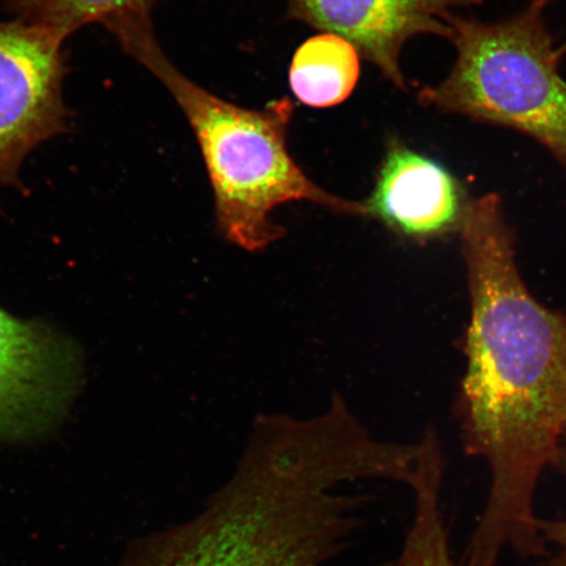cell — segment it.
Instances as JSON below:
<instances>
[{
	"instance_id": "52a82bcc",
	"label": "cell",
	"mask_w": 566,
	"mask_h": 566,
	"mask_svg": "<svg viewBox=\"0 0 566 566\" xmlns=\"http://www.w3.org/2000/svg\"><path fill=\"white\" fill-rule=\"evenodd\" d=\"M483 0H289L290 15L356 46L389 82L406 90L402 48L417 35L450 40L451 18Z\"/></svg>"
},
{
	"instance_id": "7c38bea8",
	"label": "cell",
	"mask_w": 566,
	"mask_h": 566,
	"mask_svg": "<svg viewBox=\"0 0 566 566\" xmlns=\"http://www.w3.org/2000/svg\"><path fill=\"white\" fill-rule=\"evenodd\" d=\"M537 528L544 543L556 548L549 566H566V521H537Z\"/></svg>"
},
{
	"instance_id": "ba28073f",
	"label": "cell",
	"mask_w": 566,
	"mask_h": 566,
	"mask_svg": "<svg viewBox=\"0 0 566 566\" xmlns=\"http://www.w3.org/2000/svg\"><path fill=\"white\" fill-rule=\"evenodd\" d=\"M469 202L441 163L391 138L364 207L394 235L423 243L460 231Z\"/></svg>"
},
{
	"instance_id": "5b68a950",
	"label": "cell",
	"mask_w": 566,
	"mask_h": 566,
	"mask_svg": "<svg viewBox=\"0 0 566 566\" xmlns=\"http://www.w3.org/2000/svg\"><path fill=\"white\" fill-rule=\"evenodd\" d=\"M65 40L25 21H0V188L18 182L35 147L67 132Z\"/></svg>"
},
{
	"instance_id": "7a4b0ae2",
	"label": "cell",
	"mask_w": 566,
	"mask_h": 566,
	"mask_svg": "<svg viewBox=\"0 0 566 566\" xmlns=\"http://www.w3.org/2000/svg\"><path fill=\"white\" fill-rule=\"evenodd\" d=\"M417 454L374 437L339 395L311 419L260 415L200 512L140 537L118 566H335L363 525L353 488L409 485Z\"/></svg>"
},
{
	"instance_id": "4fadbf2b",
	"label": "cell",
	"mask_w": 566,
	"mask_h": 566,
	"mask_svg": "<svg viewBox=\"0 0 566 566\" xmlns=\"http://www.w3.org/2000/svg\"><path fill=\"white\" fill-rule=\"evenodd\" d=\"M552 467L566 476V431L560 446H558V451Z\"/></svg>"
},
{
	"instance_id": "30bf717a",
	"label": "cell",
	"mask_w": 566,
	"mask_h": 566,
	"mask_svg": "<svg viewBox=\"0 0 566 566\" xmlns=\"http://www.w3.org/2000/svg\"><path fill=\"white\" fill-rule=\"evenodd\" d=\"M359 77V52L339 35L323 33L295 52L290 66V88L313 108H331L352 95Z\"/></svg>"
},
{
	"instance_id": "8992f818",
	"label": "cell",
	"mask_w": 566,
	"mask_h": 566,
	"mask_svg": "<svg viewBox=\"0 0 566 566\" xmlns=\"http://www.w3.org/2000/svg\"><path fill=\"white\" fill-rule=\"evenodd\" d=\"M77 381L80 360L65 338L0 308V441H31L53 430Z\"/></svg>"
},
{
	"instance_id": "5bb4252c",
	"label": "cell",
	"mask_w": 566,
	"mask_h": 566,
	"mask_svg": "<svg viewBox=\"0 0 566 566\" xmlns=\"http://www.w3.org/2000/svg\"><path fill=\"white\" fill-rule=\"evenodd\" d=\"M560 2V0H531V4L539 6L542 9H546L552 3Z\"/></svg>"
},
{
	"instance_id": "8fae6325",
	"label": "cell",
	"mask_w": 566,
	"mask_h": 566,
	"mask_svg": "<svg viewBox=\"0 0 566 566\" xmlns=\"http://www.w3.org/2000/svg\"><path fill=\"white\" fill-rule=\"evenodd\" d=\"M155 0H0L18 20L39 25L66 40L91 23L122 13L150 11Z\"/></svg>"
},
{
	"instance_id": "3957f363",
	"label": "cell",
	"mask_w": 566,
	"mask_h": 566,
	"mask_svg": "<svg viewBox=\"0 0 566 566\" xmlns=\"http://www.w3.org/2000/svg\"><path fill=\"white\" fill-rule=\"evenodd\" d=\"M103 25L126 54L165 84L187 116L214 195L217 228L229 243L247 252L265 251L285 237L272 212L292 202L366 217L364 202L327 192L296 165L286 144L293 112L287 101L250 111L197 86L163 52L150 11L122 13Z\"/></svg>"
},
{
	"instance_id": "6da1fadb",
	"label": "cell",
	"mask_w": 566,
	"mask_h": 566,
	"mask_svg": "<svg viewBox=\"0 0 566 566\" xmlns=\"http://www.w3.org/2000/svg\"><path fill=\"white\" fill-rule=\"evenodd\" d=\"M460 232L471 294L463 444L492 473L462 566H495L507 547L548 554L534 502L566 431V313L542 306L523 283L497 196L470 201Z\"/></svg>"
},
{
	"instance_id": "277c9868",
	"label": "cell",
	"mask_w": 566,
	"mask_h": 566,
	"mask_svg": "<svg viewBox=\"0 0 566 566\" xmlns=\"http://www.w3.org/2000/svg\"><path fill=\"white\" fill-rule=\"evenodd\" d=\"M543 12L530 3L493 23L455 13L454 66L441 83L422 88L419 101L446 115L525 134L566 168V82Z\"/></svg>"
},
{
	"instance_id": "9c48e42d",
	"label": "cell",
	"mask_w": 566,
	"mask_h": 566,
	"mask_svg": "<svg viewBox=\"0 0 566 566\" xmlns=\"http://www.w3.org/2000/svg\"><path fill=\"white\" fill-rule=\"evenodd\" d=\"M446 460L436 430L428 429L419 442V460L410 484L416 507L405 547L391 566H459L452 560L441 511Z\"/></svg>"
}]
</instances>
